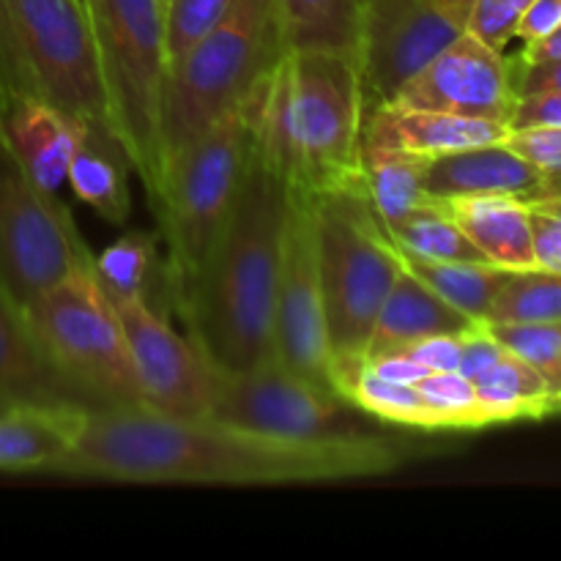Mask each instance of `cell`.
Listing matches in <instances>:
<instances>
[{
	"label": "cell",
	"mask_w": 561,
	"mask_h": 561,
	"mask_svg": "<svg viewBox=\"0 0 561 561\" xmlns=\"http://www.w3.org/2000/svg\"><path fill=\"white\" fill-rule=\"evenodd\" d=\"M411 449L394 438L290 442L217 420L102 409L82 422L55 474L129 485H296L389 474Z\"/></svg>",
	"instance_id": "cell-1"
},
{
	"label": "cell",
	"mask_w": 561,
	"mask_h": 561,
	"mask_svg": "<svg viewBox=\"0 0 561 561\" xmlns=\"http://www.w3.org/2000/svg\"><path fill=\"white\" fill-rule=\"evenodd\" d=\"M288 190L252 148L233 211L195 274L173 288L175 310L214 370L241 373L274 351V296Z\"/></svg>",
	"instance_id": "cell-2"
},
{
	"label": "cell",
	"mask_w": 561,
	"mask_h": 561,
	"mask_svg": "<svg viewBox=\"0 0 561 561\" xmlns=\"http://www.w3.org/2000/svg\"><path fill=\"white\" fill-rule=\"evenodd\" d=\"M252 148L285 190H359L365 88L359 64L329 49H285L244 99Z\"/></svg>",
	"instance_id": "cell-3"
},
{
	"label": "cell",
	"mask_w": 561,
	"mask_h": 561,
	"mask_svg": "<svg viewBox=\"0 0 561 561\" xmlns=\"http://www.w3.org/2000/svg\"><path fill=\"white\" fill-rule=\"evenodd\" d=\"M110 135L157 201L168 170L164 93L170 58L159 0H85Z\"/></svg>",
	"instance_id": "cell-4"
},
{
	"label": "cell",
	"mask_w": 561,
	"mask_h": 561,
	"mask_svg": "<svg viewBox=\"0 0 561 561\" xmlns=\"http://www.w3.org/2000/svg\"><path fill=\"white\" fill-rule=\"evenodd\" d=\"M20 99L113 140L85 0H0V110Z\"/></svg>",
	"instance_id": "cell-5"
},
{
	"label": "cell",
	"mask_w": 561,
	"mask_h": 561,
	"mask_svg": "<svg viewBox=\"0 0 561 561\" xmlns=\"http://www.w3.org/2000/svg\"><path fill=\"white\" fill-rule=\"evenodd\" d=\"M285 49L277 0H236L228 16L170 66L164 93L168 159L244 102Z\"/></svg>",
	"instance_id": "cell-6"
},
{
	"label": "cell",
	"mask_w": 561,
	"mask_h": 561,
	"mask_svg": "<svg viewBox=\"0 0 561 561\" xmlns=\"http://www.w3.org/2000/svg\"><path fill=\"white\" fill-rule=\"evenodd\" d=\"M250 157L252 124L244 104H236L168 159L151 206L168 250L170 290L186 283L211 252L233 211Z\"/></svg>",
	"instance_id": "cell-7"
},
{
	"label": "cell",
	"mask_w": 561,
	"mask_h": 561,
	"mask_svg": "<svg viewBox=\"0 0 561 561\" xmlns=\"http://www.w3.org/2000/svg\"><path fill=\"white\" fill-rule=\"evenodd\" d=\"M316 244L332 354H365L403 261L365 186L316 197Z\"/></svg>",
	"instance_id": "cell-8"
},
{
	"label": "cell",
	"mask_w": 561,
	"mask_h": 561,
	"mask_svg": "<svg viewBox=\"0 0 561 561\" xmlns=\"http://www.w3.org/2000/svg\"><path fill=\"white\" fill-rule=\"evenodd\" d=\"M25 318L49 359L102 409L146 405L124 327L93 272L91 252L60 283L38 294L25 307Z\"/></svg>",
	"instance_id": "cell-9"
},
{
	"label": "cell",
	"mask_w": 561,
	"mask_h": 561,
	"mask_svg": "<svg viewBox=\"0 0 561 561\" xmlns=\"http://www.w3.org/2000/svg\"><path fill=\"white\" fill-rule=\"evenodd\" d=\"M208 420L290 442H340L381 433V422L334 389L294 373L277 356L252 370H217Z\"/></svg>",
	"instance_id": "cell-10"
},
{
	"label": "cell",
	"mask_w": 561,
	"mask_h": 561,
	"mask_svg": "<svg viewBox=\"0 0 561 561\" xmlns=\"http://www.w3.org/2000/svg\"><path fill=\"white\" fill-rule=\"evenodd\" d=\"M85 252L60 195L38 190L0 135V290L25 310Z\"/></svg>",
	"instance_id": "cell-11"
},
{
	"label": "cell",
	"mask_w": 561,
	"mask_h": 561,
	"mask_svg": "<svg viewBox=\"0 0 561 561\" xmlns=\"http://www.w3.org/2000/svg\"><path fill=\"white\" fill-rule=\"evenodd\" d=\"M474 0H365L359 75L365 107L392 102L411 75L469 31Z\"/></svg>",
	"instance_id": "cell-12"
},
{
	"label": "cell",
	"mask_w": 561,
	"mask_h": 561,
	"mask_svg": "<svg viewBox=\"0 0 561 561\" xmlns=\"http://www.w3.org/2000/svg\"><path fill=\"white\" fill-rule=\"evenodd\" d=\"M274 351L277 359L294 373L332 389V345L327 332L316 244V197L290 190L285 203L283 250L274 296Z\"/></svg>",
	"instance_id": "cell-13"
},
{
	"label": "cell",
	"mask_w": 561,
	"mask_h": 561,
	"mask_svg": "<svg viewBox=\"0 0 561 561\" xmlns=\"http://www.w3.org/2000/svg\"><path fill=\"white\" fill-rule=\"evenodd\" d=\"M124 327L146 409L175 420H208L217 370L142 296H110Z\"/></svg>",
	"instance_id": "cell-14"
},
{
	"label": "cell",
	"mask_w": 561,
	"mask_h": 561,
	"mask_svg": "<svg viewBox=\"0 0 561 561\" xmlns=\"http://www.w3.org/2000/svg\"><path fill=\"white\" fill-rule=\"evenodd\" d=\"M510 60L469 31L403 82L392 102L405 107L493 118L507 124L515 104Z\"/></svg>",
	"instance_id": "cell-15"
},
{
	"label": "cell",
	"mask_w": 561,
	"mask_h": 561,
	"mask_svg": "<svg viewBox=\"0 0 561 561\" xmlns=\"http://www.w3.org/2000/svg\"><path fill=\"white\" fill-rule=\"evenodd\" d=\"M102 411L42 348L25 310L0 290V411Z\"/></svg>",
	"instance_id": "cell-16"
},
{
	"label": "cell",
	"mask_w": 561,
	"mask_h": 561,
	"mask_svg": "<svg viewBox=\"0 0 561 561\" xmlns=\"http://www.w3.org/2000/svg\"><path fill=\"white\" fill-rule=\"evenodd\" d=\"M510 126L493 118H471V115L442 113V110L405 107L387 102L367 110L362 142L367 146H389L409 151L414 157L433 159L463 148L504 142Z\"/></svg>",
	"instance_id": "cell-17"
},
{
	"label": "cell",
	"mask_w": 561,
	"mask_h": 561,
	"mask_svg": "<svg viewBox=\"0 0 561 561\" xmlns=\"http://www.w3.org/2000/svg\"><path fill=\"white\" fill-rule=\"evenodd\" d=\"M82 121L36 99H20L0 110V135L33 184L49 195H60L69 175L71 157L85 140Z\"/></svg>",
	"instance_id": "cell-18"
},
{
	"label": "cell",
	"mask_w": 561,
	"mask_h": 561,
	"mask_svg": "<svg viewBox=\"0 0 561 561\" xmlns=\"http://www.w3.org/2000/svg\"><path fill=\"white\" fill-rule=\"evenodd\" d=\"M425 190L438 203L453 197L507 195L531 206L546 197V181L540 170L507 142H491L427 159Z\"/></svg>",
	"instance_id": "cell-19"
},
{
	"label": "cell",
	"mask_w": 561,
	"mask_h": 561,
	"mask_svg": "<svg viewBox=\"0 0 561 561\" xmlns=\"http://www.w3.org/2000/svg\"><path fill=\"white\" fill-rule=\"evenodd\" d=\"M471 327H477V321L455 310L449 301H444L436 290L427 288L416 274L403 266L378 310L365 354L376 356L387 351H403L433 334H460L469 332Z\"/></svg>",
	"instance_id": "cell-20"
},
{
	"label": "cell",
	"mask_w": 561,
	"mask_h": 561,
	"mask_svg": "<svg viewBox=\"0 0 561 561\" xmlns=\"http://www.w3.org/2000/svg\"><path fill=\"white\" fill-rule=\"evenodd\" d=\"M488 263L502 268H535L531 206L507 195H474L442 201Z\"/></svg>",
	"instance_id": "cell-21"
},
{
	"label": "cell",
	"mask_w": 561,
	"mask_h": 561,
	"mask_svg": "<svg viewBox=\"0 0 561 561\" xmlns=\"http://www.w3.org/2000/svg\"><path fill=\"white\" fill-rule=\"evenodd\" d=\"M91 411H0V471L55 474Z\"/></svg>",
	"instance_id": "cell-22"
},
{
	"label": "cell",
	"mask_w": 561,
	"mask_h": 561,
	"mask_svg": "<svg viewBox=\"0 0 561 561\" xmlns=\"http://www.w3.org/2000/svg\"><path fill=\"white\" fill-rule=\"evenodd\" d=\"M329 383L348 403L370 414L381 425L416 427V431L436 433L433 416L422 400L420 389L387 381L373 370L365 354H332L329 359Z\"/></svg>",
	"instance_id": "cell-23"
},
{
	"label": "cell",
	"mask_w": 561,
	"mask_h": 561,
	"mask_svg": "<svg viewBox=\"0 0 561 561\" xmlns=\"http://www.w3.org/2000/svg\"><path fill=\"white\" fill-rule=\"evenodd\" d=\"M425 162L409 151L362 142V179L383 228H392L409 214L433 206L425 190Z\"/></svg>",
	"instance_id": "cell-24"
},
{
	"label": "cell",
	"mask_w": 561,
	"mask_h": 561,
	"mask_svg": "<svg viewBox=\"0 0 561 561\" xmlns=\"http://www.w3.org/2000/svg\"><path fill=\"white\" fill-rule=\"evenodd\" d=\"M124 162L126 157L113 140L88 131L85 140L77 146L66 175V186L75 192L77 201L93 208L110 225H124L129 219L131 197L121 168Z\"/></svg>",
	"instance_id": "cell-25"
},
{
	"label": "cell",
	"mask_w": 561,
	"mask_h": 561,
	"mask_svg": "<svg viewBox=\"0 0 561 561\" xmlns=\"http://www.w3.org/2000/svg\"><path fill=\"white\" fill-rule=\"evenodd\" d=\"M288 49H329L359 64V0H277Z\"/></svg>",
	"instance_id": "cell-26"
},
{
	"label": "cell",
	"mask_w": 561,
	"mask_h": 561,
	"mask_svg": "<svg viewBox=\"0 0 561 561\" xmlns=\"http://www.w3.org/2000/svg\"><path fill=\"white\" fill-rule=\"evenodd\" d=\"M400 261L427 288L436 290L444 301H449L455 310L477 323H485L493 299L513 274V268L480 261H425V257L403 255V252H400Z\"/></svg>",
	"instance_id": "cell-27"
},
{
	"label": "cell",
	"mask_w": 561,
	"mask_h": 561,
	"mask_svg": "<svg viewBox=\"0 0 561 561\" xmlns=\"http://www.w3.org/2000/svg\"><path fill=\"white\" fill-rule=\"evenodd\" d=\"M474 389L485 427L515 420H537L551 409V394L540 373L507 348L485 376L477 378Z\"/></svg>",
	"instance_id": "cell-28"
},
{
	"label": "cell",
	"mask_w": 561,
	"mask_h": 561,
	"mask_svg": "<svg viewBox=\"0 0 561 561\" xmlns=\"http://www.w3.org/2000/svg\"><path fill=\"white\" fill-rule=\"evenodd\" d=\"M387 233L392 236L394 247H398L403 255L425 257V261L488 263L485 255L471 244L469 236L460 230V225L449 217L447 208H444L442 203H433V206H425L420 208V211L409 214V217L400 219L398 225L387 228Z\"/></svg>",
	"instance_id": "cell-29"
},
{
	"label": "cell",
	"mask_w": 561,
	"mask_h": 561,
	"mask_svg": "<svg viewBox=\"0 0 561 561\" xmlns=\"http://www.w3.org/2000/svg\"><path fill=\"white\" fill-rule=\"evenodd\" d=\"M485 323H561V277L537 266L515 268Z\"/></svg>",
	"instance_id": "cell-30"
},
{
	"label": "cell",
	"mask_w": 561,
	"mask_h": 561,
	"mask_svg": "<svg viewBox=\"0 0 561 561\" xmlns=\"http://www.w3.org/2000/svg\"><path fill=\"white\" fill-rule=\"evenodd\" d=\"M157 239L142 230H131L93 255V272L110 296H142L157 268Z\"/></svg>",
	"instance_id": "cell-31"
},
{
	"label": "cell",
	"mask_w": 561,
	"mask_h": 561,
	"mask_svg": "<svg viewBox=\"0 0 561 561\" xmlns=\"http://www.w3.org/2000/svg\"><path fill=\"white\" fill-rule=\"evenodd\" d=\"M488 332L518 359L535 367L551 394V409L561 400V323H485Z\"/></svg>",
	"instance_id": "cell-32"
},
{
	"label": "cell",
	"mask_w": 561,
	"mask_h": 561,
	"mask_svg": "<svg viewBox=\"0 0 561 561\" xmlns=\"http://www.w3.org/2000/svg\"><path fill=\"white\" fill-rule=\"evenodd\" d=\"M427 411L433 416V425L438 431H482L485 420L477 403L474 381L458 370L431 373L416 383Z\"/></svg>",
	"instance_id": "cell-33"
},
{
	"label": "cell",
	"mask_w": 561,
	"mask_h": 561,
	"mask_svg": "<svg viewBox=\"0 0 561 561\" xmlns=\"http://www.w3.org/2000/svg\"><path fill=\"white\" fill-rule=\"evenodd\" d=\"M236 0H168L164 3V44L170 66L179 64L208 31L219 25Z\"/></svg>",
	"instance_id": "cell-34"
},
{
	"label": "cell",
	"mask_w": 561,
	"mask_h": 561,
	"mask_svg": "<svg viewBox=\"0 0 561 561\" xmlns=\"http://www.w3.org/2000/svg\"><path fill=\"white\" fill-rule=\"evenodd\" d=\"M510 148L535 164L546 181V201H561V126H529V129H510Z\"/></svg>",
	"instance_id": "cell-35"
},
{
	"label": "cell",
	"mask_w": 561,
	"mask_h": 561,
	"mask_svg": "<svg viewBox=\"0 0 561 561\" xmlns=\"http://www.w3.org/2000/svg\"><path fill=\"white\" fill-rule=\"evenodd\" d=\"M529 5L531 0H474L469 33L485 42L488 47L504 53V47L518 33V22Z\"/></svg>",
	"instance_id": "cell-36"
},
{
	"label": "cell",
	"mask_w": 561,
	"mask_h": 561,
	"mask_svg": "<svg viewBox=\"0 0 561 561\" xmlns=\"http://www.w3.org/2000/svg\"><path fill=\"white\" fill-rule=\"evenodd\" d=\"M531 244L535 266L561 277V211L548 203H531Z\"/></svg>",
	"instance_id": "cell-37"
},
{
	"label": "cell",
	"mask_w": 561,
	"mask_h": 561,
	"mask_svg": "<svg viewBox=\"0 0 561 561\" xmlns=\"http://www.w3.org/2000/svg\"><path fill=\"white\" fill-rule=\"evenodd\" d=\"M504 354V345L488 332L485 323H477L469 332H463V351H460V367L458 373H463L469 381H477L480 376H485Z\"/></svg>",
	"instance_id": "cell-38"
},
{
	"label": "cell",
	"mask_w": 561,
	"mask_h": 561,
	"mask_svg": "<svg viewBox=\"0 0 561 561\" xmlns=\"http://www.w3.org/2000/svg\"><path fill=\"white\" fill-rule=\"evenodd\" d=\"M416 365L427 373H449L460 367V351H463V332L460 334H433L420 343L403 348Z\"/></svg>",
	"instance_id": "cell-39"
},
{
	"label": "cell",
	"mask_w": 561,
	"mask_h": 561,
	"mask_svg": "<svg viewBox=\"0 0 561 561\" xmlns=\"http://www.w3.org/2000/svg\"><path fill=\"white\" fill-rule=\"evenodd\" d=\"M510 129L529 126H561V91H540L518 96L507 118Z\"/></svg>",
	"instance_id": "cell-40"
},
{
	"label": "cell",
	"mask_w": 561,
	"mask_h": 561,
	"mask_svg": "<svg viewBox=\"0 0 561 561\" xmlns=\"http://www.w3.org/2000/svg\"><path fill=\"white\" fill-rule=\"evenodd\" d=\"M510 80H513L515 96H526V93L540 91H561V58L526 64V60H520L518 55H515V58L510 60Z\"/></svg>",
	"instance_id": "cell-41"
},
{
	"label": "cell",
	"mask_w": 561,
	"mask_h": 561,
	"mask_svg": "<svg viewBox=\"0 0 561 561\" xmlns=\"http://www.w3.org/2000/svg\"><path fill=\"white\" fill-rule=\"evenodd\" d=\"M559 25H561V0H531L526 14L520 16L515 38H520L524 44L540 42V38L548 36V33L557 31Z\"/></svg>",
	"instance_id": "cell-42"
},
{
	"label": "cell",
	"mask_w": 561,
	"mask_h": 561,
	"mask_svg": "<svg viewBox=\"0 0 561 561\" xmlns=\"http://www.w3.org/2000/svg\"><path fill=\"white\" fill-rule=\"evenodd\" d=\"M367 359H370L373 370H376L378 376H383L387 381L403 383V387H416L422 378L431 376V373H427L422 365H416L405 351H387V354L367 356Z\"/></svg>",
	"instance_id": "cell-43"
},
{
	"label": "cell",
	"mask_w": 561,
	"mask_h": 561,
	"mask_svg": "<svg viewBox=\"0 0 561 561\" xmlns=\"http://www.w3.org/2000/svg\"><path fill=\"white\" fill-rule=\"evenodd\" d=\"M518 58L526 60V64H537V60L561 58V25L553 33H548L546 38H540V42L524 44V49H520Z\"/></svg>",
	"instance_id": "cell-44"
},
{
	"label": "cell",
	"mask_w": 561,
	"mask_h": 561,
	"mask_svg": "<svg viewBox=\"0 0 561 561\" xmlns=\"http://www.w3.org/2000/svg\"><path fill=\"white\" fill-rule=\"evenodd\" d=\"M548 203V206H553V208H559V211H561V201H546Z\"/></svg>",
	"instance_id": "cell-45"
},
{
	"label": "cell",
	"mask_w": 561,
	"mask_h": 561,
	"mask_svg": "<svg viewBox=\"0 0 561 561\" xmlns=\"http://www.w3.org/2000/svg\"><path fill=\"white\" fill-rule=\"evenodd\" d=\"M553 414H561V400L557 403V409H553Z\"/></svg>",
	"instance_id": "cell-46"
},
{
	"label": "cell",
	"mask_w": 561,
	"mask_h": 561,
	"mask_svg": "<svg viewBox=\"0 0 561 561\" xmlns=\"http://www.w3.org/2000/svg\"><path fill=\"white\" fill-rule=\"evenodd\" d=\"M159 3H162V11H164V3H168V0H159Z\"/></svg>",
	"instance_id": "cell-47"
},
{
	"label": "cell",
	"mask_w": 561,
	"mask_h": 561,
	"mask_svg": "<svg viewBox=\"0 0 561 561\" xmlns=\"http://www.w3.org/2000/svg\"><path fill=\"white\" fill-rule=\"evenodd\" d=\"M359 3H365V0H359Z\"/></svg>",
	"instance_id": "cell-48"
},
{
	"label": "cell",
	"mask_w": 561,
	"mask_h": 561,
	"mask_svg": "<svg viewBox=\"0 0 561 561\" xmlns=\"http://www.w3.org/2000/svg\"><path fill=\"white\" fill-rule=\"evenodd\" d=\"M553 409H557V405H553Z\"/></svg>",
	"instance_id": "cell-49"
}]
</instances>
